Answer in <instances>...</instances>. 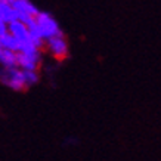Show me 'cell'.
Instances as JSON below:
<instances>
[{"mask_svg": "<svg viewBox=\"0 0 161 161\" xmlns=\"http://www.w3.org/2000/svg\"><path fill=\"white\" fill-rule=\"evenodd\" d=\"M0 83L14 92H24L28 89L25 84L24 71L19 67H0Z\"/></svg>", "mask_w": 161, "mask_h": 161, "instance_id": "cell-1", "label": "cell"}, {"mask_svg": "<svg viewBox=\"0 0 161 161\" xmlns=\"http://www.w3.org/2000/svg\"><path fill=\"white\" fill-rule=\"evenodd\" d=\"M0 67H5V68L18 67V64H16V52L5 49V47L0 46Z\"/></svg>", "mask_w": 161, "mask_h": 161, "instance_id": "cell-6", "label": "cell"}, {"mask_svg": "<svg viewBox=\"0 0 161 161\" xmlns=\"http://www.w3.org/2000/svg\"><path fill=\"white\" fill-rule=\"evenodd\" d=\"M8 31V24H6L5 21L0 19V34H3V33H6Z\"/></svg>", "mask_w": 161, "mask_h": 161, "instance_id": "cell-10", "label": "cell"}, {"mask_svg": "<svg viewBox=\"0 0 161 161\" xmlns=\"http://www.w3.org/2000/svg\"><path fill=\"white\" fill-rule=\"evenodd\" d=\"M43 61V52L36 50V52H16V64L21 69H31V71H39L40 65Z\"/></svg>", "mask_w": 161, "mask_h": 161, "instance_id": "cell-4", "label": "cell"}, {"mask_svg": "<svg viewBox=\"0 0 161 161\" xmlns=\"http://www.w3.org/2000/svg\"><path fill=\"white\" fill-rule=\"evenodd\" d=\"M0 46L5 47V49L18 52V49H19V42L15 39L9 31H6V33H3V34H0Z\"/></svg>", "mask_w": 161, "mask_h": 161, "instance_id": "cell-8", "label": "cell"}, {"mask_svg": "<svg viewBox=\"0 0 161 161\" xmlns=\"http://www.w3.org/2000/svg\"><path fill=\"white\" fill-rule=\"evenodd\" d=\"M44 52H47L56 61H62V59L68 56L69 44L68 40H67V36L64 34V31L44 40Z\"/></svg>", "mask_w": 161, "mask_h": 161, "instance_id": "cell-2", "label": "cell"}, {"mask_svg": "<svg viewBox=\"0 0 161 161\" xmlns=\"http://www.w3.org/2000/svg\"><path fill=\"white\" fill-rule=\"evenodd\" d=\"M0 19L5 21L6 24H9L12 21L18 19V15H16V10L6 2H0Z\"/></svg>", "mask_w": 161, "mask_h": 161, "instance_id": "cell-7", "label": "cell"}, {"mask_svg": "<svg viewBox=\"0 0 161 161\" xmlns=\"http://www.w3.org/2000/svg\"><path fill=\"white\" fill-rule=\"evenodd\" d=\"M8 31H9L10 34L14 36L18 42H27V40H31L30 39L28 27H27L24 22H21V21H18V19H15V21H12V22L8 24Z\"/></svg>", "mask_w": 161, "mask_h": 161, "instance_id": "cell-5", "label": "cell"}, {"mask_svg": "<svg viewBox=\"0 0 161 161\" xmlns=\"http://www.w3.org/2000/svg\"><path fill=\"white\" fill-rule=\"evenodd\" d=\"M34 19H36V27H37L40 36H42L44 40L49 39V37H52V36H55V34H59V33L62 31L58 24V21L55 19L49 12L39 10V14L34 16Z\"/></svg>", "mask_w": 161, "mask_h": 161, "instance_id": "cell-3", "label": "cell"}, {"mask_svg": "<svg viewBox=\"0 0 161 161\" xmlns=\"http://www.w3.org/2000/svg\"><path fill=\"white\" fill-rule=\"evenodd\" d=\"M24 71V77H25V84L27 87H33L36 84L39 83L40 80V74L39 71H31V69H22Z\"/></svg>", "mask_w": 161, "mask_h": 161, "instance_id": "cell-9", "label": "cell"}]
</instances>
